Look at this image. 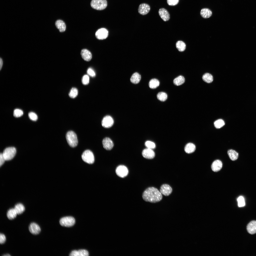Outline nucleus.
<instances>
[{"label":"nucleus","instance_id":"19","mask_svg":"<svg viewBox=\"0 0 256 256\" xmlns=\"http://www.w3.org/2000/svg\"><path fill=\"white\" fill-rule=\"evenodd\" d=\"M81 54L82 58L85 61H89L91 59L92 55L91 52L86 49L82 50Z\"/></svg>","mask_w":256,"mask_h":256},{"label":"nucleus","instance_id":"24","mask_svg":"<svg viewBox=\"0 0 256 256\" xmlns=\"http://www.w3.org/2000/svg\"><path fill=\"white\" fill-rule=\"evenodd\" d=\"M140 75L137 73H134L132 76L131 78V82L134 84H137L140 81L141 79Z\"/></svg>","mask_w":256,"mask_h":256},{"label":"nucleus","instance_id":"21","mask_svg":"<svg viewBox=\"0 0 256 256\" xmlns=\"http://www.w3.org/2000/svg\"><path fill=\"white\" fill-rule=\"evenodd\" d=\"M196 149V146L193 143H189L185 146L184 150L187 153H191L194 152Z\"/></svg>","mask_w":256,"mask_h":256},{"label":"nucleus","instance_id":"28","mask_svg":"<svg viewBox=\"0 0 256 256\" xmlns=\"http://www.w3.org/2000/svg\"><path fill=\"white\" fill-rule=\"evenodd\" d=\"M160 85L159 80L156 79H153L151 80L149 84V87L151 89H155L158 87Z\"/></svg>","mask_w":256,"mask_h":256},{"label":"nucleus","instance_id":"14","mask_svg":"<svg viewBox=\"0 0 256 256\" xmlns=\"http://www.w3.org/2000/svg\"><path fill=\"white\" fill-rule=\"evenodd\" d=\"M158 13L160 18L164 21H168L170 18L169 13L164 8H160L159 10Z\"/></svg>","mask_w":256,"mask_h":256},{"label":"nucleus","instance_id":"16","mask_svg":"<svg viewBox=\"0 0 256 256\" xmlns=\"http://www.w3.org/2000/svg\"><path fill=\"white\" fill-rule=\"evenodd\" d=\"M69 256H88L89 253L88 251L84 249H81L78 250H74L72 251Z\"/></svg>","mask_w":256,"mask_h":256},{"label":"nucleus","instance_id":"29","mask_svg":"<svg viewBox=\"0 0 256 256\" xmlns=\"http://www.w3.org/2000/svg\"><path fill=\"white\" fill-rule=\"evenodd\" d=\"M176 46L178 50L180 52L184 51L186 48L185 43L183 41H177L176 43Z\"/></svg>","mask_w":256,"mask_h":256},{"label":"nucleus","instance_id":"26","mask_svg":"<svg viewBox=\"0 0 256 256\" xmlns=\"http://www.w3.org/2000/svg\"><path fill=\"white\" fill-rule=\"evenodd\" d=\"M14 208L18 215H20L22 213L25 209L23 205L20 203H18L15 205Z\"/></svg>","mask_w":256,"mask_h":256},{"label":"nucleus","instance_id":"23","mask_svg":"<svg viewBox=\"0 0 256 256\" xmlns=\"http://www.w3.org/2000/svg\"><path fill=\"white\" fill-rule=\"evenodd\" d=\"M200 14L203 18H207L211 16L212 12L211 11L208 9L204 8L201 10Z\"/></svg>","mask_w":256,"mask_h":256},{"label":"nucleus","instance_id":"4","mask_svg":"<svg viewBox=\"0 0 256 256\" xmlns=\"http://www.w3.org/2000/svg\"><path fill=\"white\" fill-rule=\"evenodd\" d=\"M16 153V150L14 147H11L5 148L3 153L5 160H9L12 159L15 156Z\"/></svg>","mask_w":256,"mask_h":256},{"label":"nucleus","instance_id":"33","mask_svg":"<svg viewBox=\"0 0 256 256\" xmlns=\"http://www.w3.org/2000/svg\"><path fill=\"white\" fill-rule=\"evenodd\" d=\"M78 94V91L77 89L76 88L73 87L70 90L69 95L71 98H74L77 96Z\"/></svg>","mask_w":256,"mask_h":256},{"label":"nucleus","instance_id":"12","mask_svg":"<svg viewBox=\"0 0 256 256\" xmlns=\"http://www.w3.org/2000/svg\"><path fill=\"white\" fill-rule=\"evenodd\" d=\"M172 191V188L169 185L166 184H163L160 187V192L162 194L165 196L169 195Z\"/></svg>","mask_w":256,"mask_h":256},{"label":"nucleus","instance_id":"10","mask_svg":"<svg viewBox=\"0 0 256 256\" xmlns=\"http://www.w3.org/2000/svg\"><path fill=\"white\" fill-rule=\"evenodd\" d=\"M29 229L30 232L34 235L38 234L41 231V229L39 226L34 222L30 224L29 227Z\"/></svg>","mask_w":256,"mask_h":256},{"label":"nucleus","instance_id":"43","mask_svg":"<svg viewBox=\"0 0 256 256\" xmlns=\"http://www.w3.org/2000/svg\"><path fill=\"white\" fill-rule=\"evenodd\" d=\"M0 70H1L3 64V61L2 59L1 58H0Z\"/></svg>","mask_w":256,"mask_h":256},{"label":"nucleus","instance_id":"44","mask_svg":"<svg viewBox=\"0 0 256 256\" xmlns=\"http://www.w3.org/2000/svg\"><path fill=\"white\" fill-rule=\"evenodd\" d=\"M3 256H11V255H10L9 254H7L6 255H3Z\"/></svg>","mask_w":256,"mask_h":256},{"label":"nucleus","instance_id":"25","mask_svg":"<svg viewBox=\"0 0 256 256\" xmlns=\"http://www.w3.org/2000/svg\"><path fill=\"white\" fill-rule=\"evenodd\" d=\"M228 155L230 159L233 161L237 159L238 156V154L234 150L230 149L228 151Z\"/></svg>","mask_w":256,"mask_h":256},{"label":"nucleus","instance_id":"8","mask_svg":"<svg viewBox=\"0 0 256 256\" xmlns=\"http://www.w3.org/2000/svg\"><path fill=\"white\" fill-rule=\"evenodd\" d=\"M108 35V32L105 28H102L98 30L95 33L96 38L99 40H103L106 38Z\"/></svg>","mask_w":256,"mask_h":256},{"label":"nucleus","instance_id":"20","mask_svg":"<svg viewBox=\"0 0 256 256\" xmlns=\"http://www.w3.org/2000/svg\"><path fill=\"white\" fill-rule=\"evenodd\" d=\"M55 24L56 27L60 32H64L65 30L66 25L63 21L60 20H58L56 21Z\"/></svg>","mask_w":256,"mask_h":256},{"label":"nucleus","instance_id":"37","mask_svg":"<svg viewBox=\"0 0 256 256\" xmlns=\"http://www.w3.org/2000/svg\"><path fill=\"white\" fill-rule=\"evenodd\" d=\"M89 78L88 75H84L82 79V84L84 85H87L89 82Z\"/></svg>","mask_w":256,"mask_h":256},{"label":"nucleus","instance_id":"40","mask_svg":"<svg viewBox=\"0 0 256 256\" xmlns=\"http://www.w3.org/2000/svg\"><path fill=\"white\" fill-rule=\"evenodd\" d=\"M87 73L89 75L92 77H94L96 75V74L94 71L91 68H89L87 69Z\"/></svg>","mask_w":256,"mask_h":256},{"label":"nucleus","instance_id":"39","mask_svg":"<svg viewBox=\"0 0 256 256\" xmlns=\"http://www.w3.org/2000/svg\"><path fill=\"white\" fill-rule=\"evenodd\" d=\"M179 1V0H167L168 4L171 6H174L177 5Z\"/></svg>","mask_w":256,"mask_h":256},{"label":"nucleus","instance_id":"3","mask_svg":"<svg viewBox=\"0 0 256 256\" xmlns=\"http://www.w3.org/2000/svg\"><path fill=\"white\" fill-rule=\"evenodd\" d=\"M91 5L93 8L98 10L105 9L107 5L106 0H92Z\"/></svg>","mask_w":256,"mask_h":256},{"label":"nucleus","instance_id":"41","mask_svg":"<svg viewBox=\"0 0 256 256\" xmlns=\"http://www.w3.org/2000/svg\"><path fill=\"white\" fill-rule=\"evenodd\" d=\"M6 240V237L4 234L0 233V243L2 244L5 243Z\"/></svg>","mask_w":256,"mask_h":256},{"label":"nucleus","instance_id":"34","mask_svg":"<svg viewBox=\"0 0 256 256\" xmlns=\"http://www.w3.org/2000/svg\"><path fill=\"white\" fill-rule=\"evenodd\" d=\"M23 114V111L19 109H16L14 111L13 115L15 117H18L22 116Z\"/></svg>","mask_w":256,"mask_h":256},{"label":"nucleus","instance_id":"2","mask_svg":"<svg viewBox=\"0 0 256 256\" xmlns=\"http://www.w3.org/2000/svg\"><path fill=\"white\" fill-rule=\"evenodd\" d=\"M66 138L69 145L72 147L77 146L78 140L77 136L74 132L72 131L68 132L66 135Z\"/></svg>","mask_w":256,"mask_h":256},{"label":"nucleus","instance_id":"17","mask_svg":"<svg viewBox=\"0 0 256 256\" xmlns=\"http://www.w3.org/2000/svg\"><path fill=\"white\" fill-rule=\"evenodd\" d=\"M247 230L248 232L251 234L256 233V221H252L249 223L247 225Z\"/></svg>","mask_w":256,"mask_h":256},{"label":"nucleus","instance_id":"38","mask_svg":"<svg viewBox=\"0 0 256 256\" xmlns=\"http://www.w3.org/2000/svg\"><path fill=\"white\" fill-rule=\"evenodd\" d=\"M28 116L30 119L33 121L37 120L38 118L37 115L35 113L30 112L28 114Z\"/></svg>","mask_w":256,"mask_h":256},{"label":"nucleus","instance_id":"13","mask_svg":"<svg viewBox=\"0 0 256 256\" xmlns=\"http://www.w3.org/2000/svg\"><path fill=\"white\" fill-rule=\"evenodd\" d=\"M142 155L144 158L148 159H153L155 156V153L152 149L147 148L142 151Z\"/></svg>","mask_w":256,"mask_h":256},{"label":"nucleus","instance_id":"30","mask_svg":"<svg viewBox=\"0 0 256 256\" xmlns=\"http://www.w3.org/2000/svg\"><path fill=\"white\" fill-rule=\"evenodd\" d=\"M202 78L203 80L207 83L212 82L213 80L212 76L209 73H206L202 76Z\"/></svg>","mask_w":256,"mask_h":256},{"label":"nucleus","instance_id":"5","mask_svg":"<svg viewBox=\"0 0 256 256\" xmlns=\"http://www.w3.org/2000/svg\"><path fill=\"white\" fill-rule=\"evenodd\" d=\"M82 158L85 162L90 164L94 161V157L92 152L89 150L85 151L82 155Z\"/></svg>","mask_w":256,"mask_h":256},{"label":"nucleus","instance_id":"35","mask_svg":"<svg viewBox=\"0 0 256 256\" xmlns=\"http://www.w3.org/2000/svg\"><path fill=\"white\" fill-rule=\"evenodd\" d=\"M238 206L239 207H242L245 205V202L244 198L242 196L239 197L237 199Z\"/></svg>","mask_w":256,"mask_h":256},{"label":"nucleus","instance_id":"9","mask_svg":"<svg viewBox=\"0 0 256 256\" xmlns=\"http://www.w3.org/2000/svg\"><path fill=\"white\" fill-rule=\"evenodd\" d=\"M114 123V121L113 118L110 116L107 115L103 119L101 124L104 127L108 128L111 127L113 125Z\"/></svg>","mask_w":256,"mask_h":256},{"label":"nucleus","instance_id":"18","mask_svg":"<svg viewBox=\"0 0 256 256\" xmlns=\"http://www.w3.org/2000/svg\"><path fill=\"white\" fill-rule=\"evenodd\" d=\"M222 166V163L221 161L219 160H216L212 163L211 168L212 170L215 172H217L220 170Z\"/></svg>","mask_w":256,"mask_h":256},{"label":"nucleus","instance_id":"42","mask_svg":"<svg viewBox=\"0 0 256 256\" xmlns=\"http://www.w3.org/2000/svg\"><path fill=\"white\" fill-rule=\"evenodd\" d=\"M5 160L3 153H0V166H1L4 163Z\"/></svg>","mask_w":256,"mask_h":256},{"label":"nucleus","instance_id":"22","mask_svg":"<svg viewBox=\"0 0 256 256\" xmlns=\"http://www.w3.org/2000/svg\"><path fill=\"white\" fill-rule=\"evenodd\" d=\"M17 214L14 209L12 208L9 209L7 211V216L9 219L12 220L16 217Z\"/></svg>","mask_w":256,"mask_h":256},{"label":"nucleus","instance_id":"6","mask_svg":"<svg viewBox=\"0 0 256 256\" xmlns=\"http://www.w3.org/2000/svg\"><path fill=\"white\" fill-rule=\"evenodd\" d=\"M75 222L74 218L72 216H66L63 217L60 219L59 221L60 224L61 226L66 227L73 226Z\"/></svg>","mask_w":256,"mask_h":256},{"label":"nucleus","instance_id":"15","mask_svg":"<svg viewBox=\"0 0 256 256\" xmlns=\"http://www.w3.org/2000/svg\"><path fill=\"white\" fill-rule=\"evenodd\" d=\"M102 143L104 148L107 150H111L114 146L113 141L108 137H106L102 141Z\"/></svg>","mask_w":256,"mask_h":256},{"label":"nucleus","instance_id":"11","mask_svg":"<svg viewBox=\"0 0 256 256\" xmlns=\"http://www.w3.org/2000/svg\"><path fill=\"white\" fill-rule=\"evenodd\" d=\"M150 9V7L149 5L143 3L139 5L138 10L140 14L144 15L147 14Z\"/></svg>","mask_w":256,"mask_h":256},{"label":"nucleus","instance_id":"31","mask_svg":"<svg viewBox=\"0 0 256 256\" xmlns=\"http://www.w3.org/2000/svg\"><path fill=\"white\" fill-rule=\"evenodd\" d=\"M157 99L162 101H164L167 99V95L165 92H159L157 95Z\"/></svg>","mask_w":256,"mask_h":256},{"label":"nucleus","instance_id":"32","mask_svg":"<svg viewBox=\"0 0 256 256\" xmlns=\"http://www.w3.org/2000/svg\"><path fill=\"white\" fill-rule=\"evenodd\" d=\"M214 124L216 128H219L224 125L225 123L223 120L219 119L215 121Z\"/></svg>","mask_w":256,"mask_h":256},{"label":"nucleus","instance_id":"7","mask_svg":"<svg viewBox=\"0 0 256 256\" xmlns=\"http://www.w3.org/2000/svg\"><path fill=\"white\" fill-rule=\"evenodd\" d=\"M117 175L121 178H124L126 176L128 173V170L127 167L123 165H120L118 166L116 169Z\"/></svg>","mask_w":256,"mask_h":256},{"label":"nucleus","instance_id":"1","mask_svg":"<svg viewBox=\"0 0 256 256\" xmlns=\"http://www.w3.org/2000/svg\"><path fill=\"white\" fill-rule=\"evenodd\" d=\"M142 197L146 201L155 203L161 200L162 196L157 188L151 187H149L145 190L143 193Z\"/></svg>","mask_w":256,"mask_h":256},{"label":"nucleus","instance_id":"36","mask_svg":"<svg viewBox=\"0 0 256 256\" xmlns=\"http://www.w3.org/2000/svg\"><path fill=\"white\" fill-rule=\"evenodd\" d=\"M145 145L147 148L151 149L155 148V143L150 141H146L145 143Z\"/></svg>","mask_w":256,"mask_h":256},{"label":"nucleus","instance_id":"27","mask_svg":"<svg viewBox=\"0 0 256 256\" xmlns=\"http://www.w3.org/2000/svg\"><path fill=\"white\" fill-rule=\"evenodd\" d=\"M184 77L182 76H179L175 78L173 80V83L175 85L178 86L183 84L185 82Z\"/></svg>","mask_w":256,"mask_h":256}]
</instances>
